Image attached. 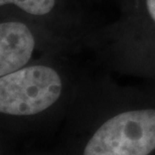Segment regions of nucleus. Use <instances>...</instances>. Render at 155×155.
Instances as JSON below:
<instances>
[{
    "label": "nucleus",
    "mask_w": 155,
    "mask_h": 155,
    "mask_svg": "<svg viewBox=\"0 0 155 155\" xmlns=\"http://www.w3.org/2000/svg\"><path fill=\"white\" fill-rule=\"evenodd\" d=\"M155 149V110L128 111L106 121L84 155H149Z\"/></svg>",
    "instance_id": "f03ea898"
},
{
    "label": "nucleus",
    "mask_w": 155,
    "mask_h": 155,
    "mask_svg": "<svg viewBox=\"0 0 155 155\" xmlns=\"http://www.w3.org/2000/svg\"><path fill=\"white\" fill-rule=\"evenodd\" d=\"M61 79L46 66H30L1 77L0 112L27 116L52 106L61 94Z\"/></svg>",
    "instance_id": "f257e3e1"
},
{
    "label": "nucleus",
    "mask_w": 155,
    "mask_h": 155,
    "mask_svg": "<svg viewBox=\"0 0 155 155\" xmlns=\"http://www.w3.org/2000/svg\"><path fill=\"white\" fill-rule=\"evenodd\" d=\"M12 4L32 15L48 14L54 7L55 0H0V5Z\"/></svg>",
    "instance_id": "20e7f679"
},
{
    "label": "nucleus",
    "mask_w": 155,
    "mask_h": 155,
    "mask_svg": "<svg viewBox=\"0 0 155 155\" xmlns=\"http://www.w3.org/2000/svg\"><path fill=\"white\" fill-rule=\"evenodd\" d=\"M146 6L150 17L155 22V0H146Z\"/></svg>",
    "instance_id": "39448f33"
},
{
    "label": "nucleus",
    "mask_w": 155,
    "mask_h": 155,
    "mask_svg": "<svg viewBox=\"0 0 155 155\" xmlns=\"http://www.w3.org/2000/svg\"><path fill=\"white\" fill-rule=\"evenodd\" d=\"M35 46L31 30L22 22L5 21L0 24V76L22 69Z\"/></svg>",
    "instance_id": "7ed1b4c3"
}]
</instances>
